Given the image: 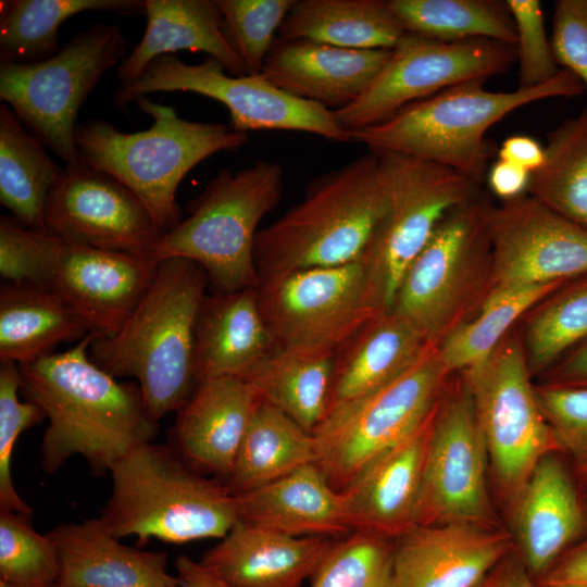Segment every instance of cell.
<instances>
[{
	"mask_svg": "<svg viewBox=\"0 0 587 587\" xmlns=\"http://www.w3.org/2000/svg\"><path fill=\"white\" fill-rule=\"evenodd\" d=\"M93 337L72 348L21 364L25 400L48 419L41 442V465L58 472L74 454L101 477L136 448L153 441L159 421L149 412L140 387L118 382L89 358Z\"/></svg>",
	"mask_w": 587,
	"mask_h": 587,
	"instance_id": "6da1fadb",
	"label": "cell"
},
{
	"mask_svg": "<svg viewBox=\"0 0 587 587\" xmlns=\"http://www.w3.org/2000/svg\"><path fill=\"white\" fill-rule=\"evenodd\" d=\"M204 270L185 258L158 264L154 278L124 325L112 336L93 338L90 360L115 378L137 379L151 415L177 412L198 382L193 326L207 295Z\"/></svg>",
	"mask_w": 587,
	"mask_h": 587,
	"instance_id": "7a4b0ae2",
	"label": "cell"
},
{
	"mask_svg": "<svg viewBox=\"0 0 587 587\" xmlns=\"http://www.w3.org/2000/svg\"><path fill=\"white\" fill-rule=\"evenodd\" d=\"M386 203L376 152L315 177L300 202L259 229L254 263L260 282L297 270L362 261Z\"/></svg>",
	"mask_w": 587,
	"mask_h": 587,
	"instance_id": "3957f363",
	"label": "cell"
},
{
	"mask_svg": "<svg viewBox=\"0 0 587 587\" xmlns=\"http://www.w3.org/2000/svg\"><path fill=\"white\" fill-rule=\"evenodd\" d=\"M484 83L465 82L415 101L383 123L351 132V141L370 151L400 153L445 165L480 185L494 151L486 139L494 124L524 105L575 97L586 90L564 68L534 88L492 91Z\"/></svg>",
	"mask_w": 587,
	"mask_h": 587,
	"instance_id": "277c9868",
	"label": "cell"
},
{
	"mask_svg": "<svg viewBox=\"0 0 587 587\" xmlns=\"http://www.w3.org/2000/svg\"><path fill=\"white\" fill-rule=\"evenodd\" d=\"M135 103L153 118L147 130L123 133L90 118L75 129L77 160L128 187L165 234L182 221L176 192L184 177L212 154L246 146L249 137L222 123L184 120L147 97Z\"/></svg>",
	"mask_w": 587,
	"mask_h": 587,
	"instance_id": "5b68a950",
	"label": "cell"
},
{
	"mask_svg": "<svg viewBox=\"0 0 587 587\" xmlns=\"http://www.w3.org/2000/svg\"><path fill=\"white\" fill-rule=\"evenodd\" d=\"M100 517L118 539L168 544L223 538L238 521L236 496L192 469L170 444L142 445L113 465Z\"/></svg>",
	"mask_w": 587,
	"mask_h": 587,
	"instance_id": "8992f818",
	"label": "cell"
},
{
	"mask_svg": "<svg viewBox=\"0 0 587 587\" xmlns=\"http://www.w3.org/2000/svg\"><path fill=\"white\" fill-rule=\"evenodd\" d=\"M283 190L284 170L277 162L258 160L237 172L223 168L186 204L188 216L162 236L150 257L193 261L207 273L211 292L257 288L258 225Z\"/></svg>",
	"mask_w": 587,
	"mask_h": 587,
	"instance_id": "52a82bcc",
	"label": "cell"
},
{
	"mask_svg": "<svg viewBox=\"0 0 587 587\" xmlns=\"http://www.w3.org/2000/svg\"><path fill=\"white\" fill-rule=\"evenodd\" d=\"M491 204L480 191L450 210L409 265L391 311L438 346L489 290Z\"/></svg>",
	"mask_w": 587,
	"mask_h": 587,
	"instance_id": "ba28073f",
	"label": "cell"
},
{
	"mask_svg": "<svg viewBox=\"0 0 587 587\" xmlns=\"http://www.w3.org/2000/svg\"><path fill=\"white\" fill-rule=\"evenodd\" d=\"M376 153L387 203L362 259L365 298L374 315L391 311L404 273L444 216L479 192V184L445 165Z\"/></svg>",
	"mask_w": 587,
	"mask_h": 587,
	"instance_id": "9c48e42d",
	"label": "cell"
},
{
	"mask_svg": "<svg viewBox=\"0 0 587 587\" xmlns=\"http://www.w3.org/2000/svg\"><path fill=\"white\" fill-rule=\"evenodd\" d=\"M118 24L96 23L38 62L1 63L0 99L65 165L78 164L75 149L79 109L102 76L126 58Z\"/></svg>",
	"mask_w": 587,
	"mask_h": 587,
	"instance_id": "30bf717a",
	"label": "cell"
},
{
	"mask_svg": "<svg viewBox=\"0 0 587 587\" xmlns=\"http://www.w3.org/2000/svg\"><path fill=\"white\" fill-rule=\"evenodd\" d=\"M448 374L432 346L388 384L329 411L313 434L316 464L330 486L342 491L369 463L422 427Z\"/></svg>",
	"mask_w": 587,
	"mask_h": 587,
	"instance_id": "8fae6325",
	"label": "cell"
},
{
	"mask_svg": "<svg viewBox=\"0 0 587 587\" xmlns=\"http://www.w3.org/2000/svg\"><path fill=\"white\" fill-rule=\"evenodd\" d=\"M225 67L208 57L189 64L174 54L154 59L135 79L122 82L113 100L120 110L152 92L186 91L223 103L229 111V126L237 132L292 130L349 142L334 110L279 89L262 73L228 75Z\"/></svg>",
	"mask_w": 587,
	"mask_h": 587,
	"instance_id": "7c38bea8",
	"label": "cell"
},
{
	"mask_svg": "<svg viewBox=\"0 0 587 587\" xmlns=\"http://www.w3.org/2000/svg\"><path fill=\"white\" fill-rule=\"evenodd\" d=\"M263 320L277 349L335 355L372 317L362 261L303 268L260 282Z\"/></svg>",
	"mask_w": 587,
	"mask_h": 587,
	"instance_id": "4fadbf2b",
	"label": "cell"
},
{
	"mask_svg": "<svg viewBox=\"0 0 587 587\" xmlns=\"http://www.w3.org/2000/svg\"><path fill=\"white\" fill-rule=\"evenodd\" d=\"M515 62V48L496 40L441 42L405 32L370 87L335 115L349 133L374 126L415 101L465 82H486Z\"/></svg>",
	"mask_w": 587,
	"mask_h": 587,
	"instance_id": "5bb4252c",
	"label": "cell"
},
{
	"mask_svg": "<svg viewBox=\"0 0 587 587\" xmlns=\"http://www.w3.org/2000/svg\"><path fill=\"white\" fill-rule=\"evenodd\" d=\"M465 374L498 479L507 489L522 490L538 461L559 444L539 408L516 332Z\"/></svg>",
	"mask_w": 587,
	"mask_h": 587,
	"instance_id": "9a60e30c",
	"label": "cell"
},
{
	"mask_svg": "<svg viewBox=\"0 0 587 587\" xmlns=\"http://www.w3.org/2000/svg\"><path fill=\"white\" fill-rule=\"evenodd\" d=\"M488 225L491 245L488 294L570 282L587 275V228L559 215L530 195L491 207Z\"/></svg>",
	"mask_w": 587,
	"mask_h": 587,
	"instance_id": "2e32d148",
	"label": "cell"
},
{
	"mask_svg": "<svg viewBox=\"0 0 587 587\" xmlns=\"http://www.w3.org/2000/svg\"><path fill=\"white\" fill-rule=\"evenodd\" d=\"M42 229L64 241L150 255L164 233L143 202L102 171L65 165L43 211Z\"/></svg>",
	"mask_w": 587,
	"mask_h": 587,
	"instance_id": "e0dca14e",
	"label": "cell"
},
{
	"mask_svg": "<svg viewBox=\"0 0 587 587\" xmlns=\"http://www.w3.org/2000/svg\"><path fill=\"white\" fill-rule=\"evenodd\" d=\"M486 454L469 388L439 401L432 421L417 525L477 524L486 516Z\"/></svg>",
	"mask_w": 587,
	"mask_h": 587,
	"instance_id": "ac0fdd59",
	"label": "cell"
},
{
	"mask_svg": "<svg viewBox=\"0 0 587 587\" xmlns=\"http://www.w3.org/2000/svg\"><path fill=\"white\" fill-rule=\"evenodd\" d=\"M53 236V235H52ZM159 262L52 238L45 287L60 295L93 338L114 335L150 287Z\"/></svg>",
	"mask_w": 587,
	"mask_h": 587,
	"instance_id": "d6986e66",
	"label": "cell"
},
{
	"mask_svg": "<svg viewBox=\"0 0 587 587\" xmlns=\"http://www.w3.org/2000/svg\"><path fill=\"white\" fill-rule=\"evenodd\" d=\"M260 401L242 377L202 379L176 412L168 444L192 469L225 483Z\"/></svg>",
	"mask_w": 587,
	"mask_h": 587,
	"instance_id": "ffe728a7",
	"label": "cell"
},
{
	"mask_svg": "<svg viewBox=\"0 0 587 587\" xmlns=\"http://www.w3.org/2000/svg\"><path fill=\"white\" fill-rule=\"evenodd\" d=\"M390 54L277 36L261 73L287 93L336 111L363 95Z\"/></svg>",
	"mask_w": 587,
	"mask_h": 587,
	"instance_id": "44dd1931",
	"label": "cell"
},
{
	"mask_svg": "<svg viewBox=\"0 0 587 587\" xmlns=\"http://www.w3.org/2000/svg\"><path fill=\"white\" fill-rule=\"evenodd\" d=\"M433 416L369 463L341 491L352 532L366 530L390 538L400 537L417 525Z\"/></svg>",
	"mask_w": 587,
	"mask_h": 587,
	"instance_id": "7402d4cb",
	"label": "cell"
},
{
	"mask_svg": "<svg viewBox=\"0 0 587 587\" xmlns=\"http://www.w3.org/2000/svg\"><path fill=\"white\" fill-rule=\"evenodd\" d=\"M60 559L54 587H176L166 570L167 553L129 547L103 520L61 523L46 533Z\"/></svg>",
	"mask_w": 587,
	"mask_h": 587,
	"instance_id": "603a6c76",
	"label": "cell"
},
{
	"mask_svg": "<svg viewBox=\"0 0 587 587\" xmlns=\"http://www.w3.org/2000/svg\"><path fill=\"white\" fill-rule=\"evenodd\" d=\"M398 538L396 587H474L507 549L502 536L469 523L416 525Z\"/></svg>",
	"mask_w": 587,
	"mask_h": 587,
	"instance_id": "cb8c5ba5",
	"label": "cell"
},
{
	"mask_svg": "<svg viewBox=\"0 0 587 587\" xmlns=\"http://www.w3.org/2000/svg\"><path fill=\"white\" fill-rule=\"evenodd\" d=\"M238 520L291 537H345L352 532L345 496L316 463L235 495Z\"/></svg>",
	"mask_w": 587,
	"mask_h": 587,
	"instance_id": "d4e9b609",
	"label": "cell"
},
{
	"mask_svg": "<svg viewBox=\"0 0 587 587\" xmlns=\"http://www.w3.org/2000/svg\"><path fill=\"white\" fill-rule=\"evenodd\" d=\"M332 544L327 537H291L238 520L200 562L233 587H300Z\"/></svg>",
	"mask_w": 587,
	"mask_h": 587,
	"instance_id": "484cf974",
	"label": "cell"
},
{
	"mask_svg": "<svg viewBox=\"0 0 587 587\" xmlns=\"http://www.w3.org/2000/svg\"><path fill=\"white\" fill-rule=\"evenodd\" d=\"M275 349L255 288L203 297L193 326L198 383L216 376L243 377Z\"/></svg>",
	"mask_w": 587,
	"mask_h": 587,
	"instance_id": "4316f807",
	"label": "cell"
},
{
	"mask_svg": "<svg viewBox=\"0 0 587 587\" xmlns=\"http://www.w3.org/2000/svg\"><path fill=\"white\" fill-rule=\"evenodd\" d=\"M432 346L394 311L372 317L335 354L326 414L388 384Z\"/></svg>",
	"mask_w": 587,
	"mask_h": 587,
	"instance_id": "83f0119b",
	"label": "cell"
},
{
	"mask_svg": "<svg viewBox=\"0 0 587 587\" xmlns=\"http://www.w3.org/2000/svg\"><path fill=\"white\" fill-rule=\"evenodd\" d=\"M146 32L118 65L122 82L138 77L158 57L175 51H201L235 76L247 71L223 33L216 0H145Z\"/></svg>",
	"mask_w": 587,
	"mask_h": 587,
	"instance_id": "f1b7e54d",
	"label": "cell"
},
{
	"mask_svg": "<svg viewBox=\"0 0 587 587\" xmlns=\"http://www.w3.org/2000/svg\"><path fill=\"white\" fill-rule=\"evenodd\" d=\"M89 335L82 317L50 288L4 282L0 287V362L18 365Z\"/></svg>",
	"mask_w": 587,
	"mask_h": 587,
	"instance_id": "f546056e",
	"label": "cell"
},
{
	"mask_svg": "<svg viewBox=\"0 0 587 587\" xmlns=\"http://www.w3.org/2000/svg\"><path fill=\"white\" fill-rule=\"evenodd\" d=\"M517 533L534 572L545 570L582 528L580 507L562 463L541 458L521 490Z\"/></svg>",
	"mask_w": 587,
	"mask_h": 587,
	"instance_id": "4dcf8cb0",
	"label": "cell"
},
{
	"mask_svg": "<svg viewBox=\"0 0 587 587\" xmlns=\"http://www.w3.org/2000/svg\"><path fill=\"white\" fill-rule=\"evenodd\" d=\"M404 33L388 0H295L278 37L347 49L392 50Z\"/></svg>",
	"mask_w": 587,
	"mask_h": 587,
	"instance_id": "1f68e13d",
	"label": "cell"
},
{
	"mask_svg": "<svg viewBox=\"0 0 587 587\" xmlns=\"http://www.w3.org/2000/svg\"><path fill=\"white\" fill-rule=\"evenodd\" d=\"M317 459L314 434L260 401L225 484L234 495L243 494L317 463Z\"/></svg>",
	"mask_w": 587,
	"mask_h": 587,
	"instance_id": "d6a6232c",
	"label": "cell"
},
{
	"mask_svg": "<svg viewBox=\"0 0 587 587\" xmlns=\"http://www.w3.org/2000/svg\"><path fill=\"white\" fill-rule=\"evenodd\" d=\"M5 103L0 104V202L30 228L42 229L46 202L63 167Z\"/></svg>",
	"mask_w": 587,
	"mask_h": 587,
	"instance_id": "836d02e7",
	"label": "cell"
},
{
	"mask_svg": "<svg viewBox=\"0 0 587 587\" xmlns=\"http://www.w3.org/2000/svg\"><path fill=\"white\" fill-rule=\"evenodd\" d=\"M334 361L335 355L276 348L242 378L261 401L313 434L327 412Z\"/></svg>",
	"mask_w": 587,
	"mask_h": 587,
	"instance_id": "e575fe53",
	"label": "cell"
},
{
	"mask_svg": "<svg viewBox=\"0 0 587 587\" xmlns=\"http://www.w3.org/2000/svg\"><path fill=\"white\" fill-rule=\"evenodd\" d=\"M85 11L145 15V0H1L0 64L38 62L59 50L60 26Z\"/></svg>",
	"mask_w": 587,
	"mask_h": 587,
	"instance_id": "d590c367",
	"label": "cell"
},
{
	"mask_svg": "<svg viewBox=\"0 0 587 587\" xmlns=\"http://www.w3.org/2000/svg\"><path fill=\"white\" fill-rule=\"evenodd\" d=\"M566 283L488 294L477 315L458 325L437 346L439 359L447 372H466L483 363L512 330L517 320Z\"/></svg>",
	"mask_w": 587,
	"mask_h": 587,
	"instance_id": "8d00e7d4",
	"label": "cell"
},
{
	"mask_svg": "<svg viewBox=\"0 0 587 587\" xmlns=\"http://www.w3.org/2000/svg\"><path fill=\"white\" fill-rule=\"evenodd\" d=\"M407 33L441 42L490 39L515 46V27L502 0H388Z\"/></svg>",
	"mask_w": 587,
	"mask_h": 587,
	"instance_id": "74e56055",
	"label": "cell"
},
{
	"mask_svg": "<svg viewBox=\"0 0 587 587\" xmlns=\"http://www.w3.org/2000/svg\"><path fill=\"white\" fill-rule=\"evenodd\" d=\"M546 161L530 174L527 192L587 228V107L548 136Z\"/></svg>",
	"mask_w": 587,
	"mask_h": 587,
	"instance_id": "f35d334b",
	"label": "cell"
},
{
	"mask_svg": "<svg viewBox=\"0 0 587 587\" xmlns=\"http://www.w3.org/2000/svg\"><path fill=\"white\" fill-rule=\"evenodd\" d=\"M525 317L522 341L535 373L587 339V275L564 284Z\"/></svg>",
	"mask_w": 587,
	"mask_h": 587,
	"instance_id": "ab89813d",
	"label": "cell"
},
{
	"mask_svg": "<svg viewBox=\"0 0 587 587\" xmlns=\"http://www.w3.org/2000/svg\"><path fill=\"white\" fill-rule=\"evenodd\" d=\"M311 587H396L394 548L387 537L353 530L333 541Z\"/></svg>",
	"mask_w": 587,
	"mask_h": 587,
	"instance_id": "60d3db41",
	"label": "cell"
},
{
	"mask_svg": "<svg viewBox=\"0 0 587 587\" xmlns=\"http://www.w3.org/2000/svg\"><path fill=\"white\" fill-rule=\"evenodd\" d=\"M59 575L57 548L35 530L32 515L0 510V579L22 587H54Z\"/></svg>",
	"mask_w": 587,
	"mask_h": 587,
	"instance_id": "b9f144b4",
	"label": "cell"
},
{
	"mask_svg": "<svg viewBox=\"0 0 587 587\" xmlns=\"http://www.w3.org/2000/svg\"><path fill=\"white\" fill-rule=\"evenodd\" d=\"M295 0H216L223 33L247 74L262 72L282 23Z\"/></svg>",
	"mask_w": 587,
	"mask_h": 587,
	"instance_id": "7bdbcfd3",
	"label": "cell"
},
{
	"mask_svg": "<svg viewBox=\"0 0 587 587\" xmlns=\"http://www.w3.org/2000/svg\"><path fill=\"white\" fill-rule=\"evenodd\" d=\"M20 365L0 362V510L33 515V509L20 496L13 483L11 462L18 436L46 419L43 410L32 401H20Z\"/></svg>",
	"mask_w": 587,
	"mask_h": 587,
	"instance_id": "ee69618b",
	"label": "cell"
},
{
	"mask_svg": "<svg viewBox=\"0 0 587 587\" xmlns=\"http://www.w3.org/2000/svg\"><path fill=\"white\" fill-rule=\"evenodd\" d=\"M515 27L519 88L547 84L560 72L545 27L539 0H507Z\"/></svg>",
	"mask_w": 587,
	"mask_h": 587,
	"instance_id": "f6af8a7d",
	"label": "cell"
},
{
	"mask_svg": "<svg viewBox=\"0 0 587 587\" xmlns=\"http://www.w3.org/2000/svg\"><path fill=\"white\" fill-rule=\"evenodd\" d=\"M53 236L23 225L12 215L0 217V274L4 282L45 287L47 254Z\"/></svg>",
	"mask_w": 587,
	"mask_h": 587,
	"instance_id": "bcb514c9",
	"label": "cell"
},
{
	"mask_svg": "<svg viewBox=\"0 0 587 587\" xmlns=\"http://www.w3.org/2000/svg\"><path fill=\"white\" fill-rule=\"evenodd\" d=\"M536 396L559 446L587 461V385L552 384Z\"/></svg>",
	"mask_w": 587,
	"mask_h": 587,
	"instance_id": "7dc6e473",
	"label": "cell"
},
{
	"mask_svg": "<svg viewBox=\"0 0 587 587\" xmlns=\"http://www.w3.org/2000/svg\"><path fill=\"white\" fill-rule=\"evenodd\" d=\"M558 66L573 73L587 90V0H558L550 37Z\"/></svg>",
	"mask_w": 587,
	"mask_h": 587,
	"instance_id": "c3c4849f",
	"label": "cell"
},
{
	"mask_svg": "<svg viewBox=\"0 0 587 587\" xmlns=\"http://www.w3.org/2000/svg\"><path fill=\"white\" fill-rule=\"evenodd\" d=\"M486 178L491 192L503 201H509L525 195L530 173L498 159L488 168Z\"/></svg>",
	"mask_w": 587,
	"mask_h": 587,
	"instance_id": "681fc988",
	"label": "cell"
},
{
	"mask_svg": "<svg viewBox=\"0 0 587 587\" xmlns=\"http://www.w3.org/2000/svg\"><path fill=\"white\" fill-rule=\"evenodd\" d=\"M498 159L515 164L530 174L542 167L546 161L545 148L533 137L512 135L498 149Z\"/></svg>",
	"mask_w": 587,
	"mask_h": 587,
	"instance_id": "f907efd6",
	"label": "cell"
},
{
	"mask_svg": "<svg viewBox=\"0 0 587 587\" xmlns=\"http://www.w3.org/2000/svg\"><path fill=\"white\" fill-rule=\"evenodd\" d=\"M174 566L179 578L176 587H233L213 570L188 555H178Z\"/></svg>",
	"mask_w": 587,
	"mask_h": 587,
	"instance_id": "816d5d0a",
	"label": "cell"
},
{
	"mask_svg": "<svg viewBox=\"0 0 587 587\" xmlns=\"http://www.w3.org/2000/svg\"><path fill=\"white\" fill-rule=\"evenodd\" d=\"M547 586L587 587V544L558 565L548 576Z\"/></svg>",
	"mask_w": 587,
	"mask_h": 587,
	"instance_id": "f5cc1de1",
	"label": "cell"
},
{
	"mask_svg": "<svg viewBox=\"0 0 587 587\" xmlns=\"http://www.w3.org/2000/svg\"><path fill=\"white\" fill-rule=\"evenodd\" d=\"M554 384L587 385V339L557 366Z\"/></svg>",
	"mask_w": 587,
	"mask_h": 587,
	"instance_id": "db71d44e",
	"label": "cell"
},
{
	"mask_svg": "<svg viewBox=\"0 0 587 587\" xmlns=\"http://www.w3.org/2000/svg\"><path fill=\"white\" fill-rule=\"evenodd\" d=\"M495 587H535L527 576L519 570L507 574Z\"/></svg>",
	"mask_w": 587,
	"mask_h": 587,
	"instance_id": "11a10c76",
	"label": "cell"
},
{
	"mask_svg": "<svg viewBox=\"0 0 587 587\" xmlns=\"http://www.w3.org/2000/svg\"><path fill=\"white\" fill-rule=\"evenodd\" d=\"M0 587H22V586L0 579Z\"/></svg>",
	"mask_w": 587,
	"mask_h": 587,
	"instance_id": "9f6ffc18",
	"label": "cell"
},
{
	"mask_svg": "<svg viewBox=\"0 0 587 587\" xmlns=\"http://www.w3.org/2000/svg\"><path fill=\"white\" fill-rule=\"evenodd\" d=\"M546 587H586V586H546Z\"/></svg>",
	"mask_w": 587,
	"mask_h": 587,
	"instance_id": "6f0895ef",
	"label": "cell"
}]
</instances>
